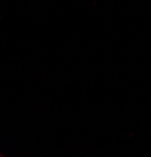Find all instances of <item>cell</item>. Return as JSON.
I'll return each mask as SVG.
<instances>
[{
	"label": "cell",
	"mask_w": 151,
	"mask_h": 157,
	"mask_svg": "<svg viewBox=\"0 0 151 157\" xmlns=\"http://www.w3.org/2000/svg\"><path fill=\"white\" fill-rule=\"evenodd\" d=\"M0 157H2V155H0Z\"/></svg>",
	"instance_id": "6da1fadb"
}]
</instances>
